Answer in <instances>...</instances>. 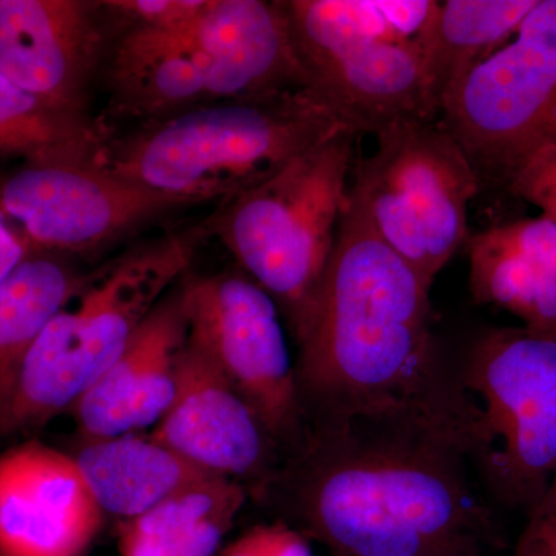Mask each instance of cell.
<instances>
[{
	"label": "cell",
	"mask_w": 556,
	"mask_h": 556,
	"mask_svg": "<svg viewBox=\"0 0 556 556\" xmlns=\"http://www.w3.org/2000/svg\"><path fill=\"white\" fill-rule=\"evenodd\" d=\"M431 287L380 239L350 188L334 249L295 332L316 426L402 424L470 448L478 409L434 334Z\"/></svg>",
	"instance_id": "obj_1"
},
{
	"label": "cell",
	"mask_w": 556,
	"mask_h": 556,
	"mask_svg": "<svg viewBox=\"0 0 556 556\" xmlns=\"http://www.w3.org/2000/svg\"><path fill=\"white\" fill-rule=\"evenodd\" d=\"M471 470L456 439L356 420L316 426L288 489L332 556H500L506 538Z\"/></svg>",
	"instance_id": "obj_2"
},
{
	"label": "cell",
	"mask_w": 556,
	"mask_h": 556,
	"mask_svg": "<svg viewBox=\"0 0 556 556\" xmlns=\"http://www.w3.org/2000/svg\"><path fill=\"white\" fill-rule=\"evenodd\" d=\"M346 126L313 89L215 102L102 138L93 163L189 204L233 199Z\"/></svg>",
	"instance_id": "obj_3"
},
{
	"label": "cell",
	"mask_w": 556,
	"mask_h": 556,
	"mask_svg": "<svg viewBox=\"0 0 556 556\" xmlns=\"http://www.w3.org/2000/svg\"><path fill=\"white\" fill-rule=\"evenodd\" d=\"M208 236L206 222L175 230L83 277L25 358L0 433L42 426L73 407L124 353Z\"/></svg>",
	"instance_id": "obj_4"
},
{
	"label": "cell",
	"mask_w": 556,
	"mask_h": 556,
	"mask_svg": "<svg viewBox=\"0 0 556 556\" xmlns=\"http://www.w3.org/2000/svg\"><path fill=\"white\" fill-rule=\"evenodd\" d=\"M300 61L343 124L376 135L407 119H438L422 43L438 0H289Z\"/></svg>",
	"instance_id": "obj_5"
},
{
	"label": "cell",
	"mask_w": 556,
	"mask_h": 556,
	"mask_svg": "<svg viewBox=\"0 0 556 556\" xmlns=\"http://www.w3.org/2000/svg\"><path fill=\"white\" fill-rule=\"evenodd\" d=\"M358 137L340 127L273 177L219 203L206 219L211 236L268 292L294 336L334 249Z\"/></svg>",
	"instance_id": "obj_6"
},
{
	"label": "cell",
	"mask_w": 556,
	"mask_h": 556,
	"mask_svg": "<svg viewBox=\"0 0 556 556\" xmlns=\"http://www.w3.org/2000/svg\"><path fill=\"white\" fill-rule=\"evenodd\" d=\"M375 137V152L354 164L351 192L380 239L433 287L468 241L477 172L439 119L399 121Z\"/></svg>",
	"instance_id": "obj_7"
},
{
	"label": "cell",
	"mask_w": 556,
	"mask_h": 556,
	"mask_svg": "<svg viewBox=\"0 0 556 556\" xmlns=\"http://www.w3.org/2000/svg\"><path fill=\"white\" fill-rule=\"evenodd\" d=\"M439 115L481 186L508 185L556 142V0H538L517 36L448 91Z\"/></svg>",
	"instance_id": "obj_8"
},
{
	"label": "cell",
	"mask_w": 556,
	"mask_h": 556,
	"mask_svg": "<svg viewBox=\"0 0 556 556\" xmlns=\"http://www.w3.org/2000/svg\"><path fill=\"white\" fill-rule=\"evenodd\" d=\"M182 294L189 339L247 401L269 437L288 433L302 405L274 299L243 270L197 278Z\"/></svg>",
	"instance_id": "obj_9"
},
{
	"label": "cell",
	"mask_w": 556,
	"mask_h": 556,
	"mask_svg": "<svg viewBox=\"0 0 556 556\" xmlns=\"http://www.w3.org/2000/svg\"><path fill=\"white\" fill-rule=\"evenodd\" d=\"M190 206L93 161L25 163L0 181V211L38 252L98 248L172 208Z\"/></svg>",
	"instance_id": "obj_10"
},
{
	"label": "cell",
	"mask_w": 556,
	"mask_h": 556,
	"mask_svg": "<svg viewBox=\"0 0 556 556\" xmlns=\"http://www.w3.org/2000/svg\"><path fill=\"white\" fill-rule=\"evenodd\" d=\"M102 515L75 457L39 442L0 455V556H80Z\"/></svg>",
	"instance_id": "obj_11"
},
{
	"label": "cell",
	"mask_w": 556,
	"mask_h": 556,
	"mask_svg": "<svg viewBox=\"0 0 556 556\" xmlns=\"http://www.w3.org/2000/svg\"><path fill=\"white\" fill-rule=\"evenodd\" d=\"M150 439L193 466L233 478L263 470L269 434L188 334L178 357L174 402Z\"/></svg>",
	"instance_id": "obj_12"
},
{
	"label": "cell",
	"mask_w": 556,
	"mask_h": 556,
	"mask_svg": "<svg viewBox=\"0 0 556 556\" xmlns=\"http://www.w3.org/2000/svg\"><path fill=\"white\" fill-rule=\"evenodd\" d=\"M98 46L90 3L0 0V76L54 108L83 116Z\"/></svg>",
	"instance_id": "obj_13"
},
{
	"label": "cell",
	"mask_w": 556,
	"mask_h": 556,
	"mask_svg": "<svg viewBox=\"0 0 556 556\" xmlns=\"http://www.w3.org/2000/svg\"><path fill=\"white\" fill-rule=\"evenodd\" d=\"M188 334L181 288L150 311L115 364L73 405L79 427L98 441L156 426L174 402Z\"/></svg>",
	"instance_id": "obj_14"
},
{
	"label": "cell",
	"mask_w": 556,
	"mask_h": 556,
	"mask_svg": "<svg viewBox=\"0 0 556 556\" xmlns=\"http://www.w3.org/2000/svg\"><path fill=\"white\" fill-rule=\"evenodd\" d=\"M468 244L475 302L514 314L535 334L556 339V223L515 219L482 230Z\"/></svg>",
	"instance_id": "obj_15"
},
{
	"label": "cell",
	"mask_w": 556,
	"mask_h": 556,
	"mask_svg": "<svg viewBox=\"0 0 556 556\" xmlns=\"http://www.w3.org/2000/svg\"><path fill=\"white\" fill-rule=\"evenodd\" d=\"M457 365L478 409L468 459L508 420L556 388V339L522 328H493L475 339Z\"/></svg>",
	"instance_id": "obj_16"
},
{
	"label": "cell",
	"mask_w": 556,
	"mask_h": 556,
	"mask_svg": "<svg viewBox=\"0 0 556 556\" xmlns=\"http://www.w3.org/2000/svg\"><path fill=\"white\" fill-rule=\"evenodd\" d=\"M75 460L101 510L124 521L214 475L153 439L131 434L98 439Z\"/></svg>",
	"instance_id": "obj_17"
},
{
	"label": "cell",
	"mask_w": 556,
	"mask_h": 556,
	"mask_svg": "<svg viewBox=\"0 0 556 556\" xmlns=\"http://www.w3.org/2000/svg\"><path fill=\"white\" fill-rule=\"evenodd\" d=\"M244 503L240 482L212 475L121 522V556H214Z\"/></svg>",
	"instance_id": "obj_18"
},
{
	"label": "cell",
	"mask_w": 556,
	"mask_h": 556,
	"mask_svg": "<svg viewBox=\"0 0 556 556\" xmlns=\"http://www.w3.org/2000/svg\"><path fill=\"white\" fill-rule=\"evenodd\" d=\"M538 0L438 2L422 50L431 93L441 113L448 91L517 36Z\"/></svg>",
	"instance_id": "obj_19"
},
{
	"label": "cell",
	"mask_w": 556,
	"mask_h": 556,
	"mask_svg": "<svg viewBox=\"0 0 556 556\" xmlns=\"http://www.w3.org/2000/svg\"><path fill=\"white\" fill-rule=\"evenodd\" d=\"M470 464L497 503L529 514L556 477V388L508 420Z\"/></svg>",
	"instance_id": "obj_20"
},
{
	"label": "cell",
	"mask_w": 556,
	"mask_h": 556,
	"mask_svg": "<svg viewBox=\"0 0 556 556\" xmlns=\"http://www.w3.org/2000/svg\"><path fill=\"white\" fill-rule=\"evenodd\" d=\"M83 277L49 252H35L0 287V426L22 365Z\"/></svg>",
	"instance_id": "obj_21"
},
{
	"label": "cell",
	"mask_w": 556,
	"mask_h": 556,
	"mask_svg": "<svg viewBox=\"0 0 556 556\" xmlns=\"http://www.w3.org/2000/svg\"><path fill=\"white\" fill-rule=\"evenodd\" d=\"M102 137L80 115L54 108L0 76V156L91 161Z\"/></svg>",
	"instance_id": "obj_22"
},
{
	"label": "cell",
	"mask_w": 556,
	"mask_h": 556,
	"mask_svg": "<svg viewBox=\"0 0 556 556\" xmlns=\"http://www.w3.org/2000/svg\"><path fill=\"white\" fill-rule=\"evenodd\" d=\"M507 188L556 223V142L530 155L515 172Z\"/></svg>",
	"instance_id": "obj_23"
},
{
	"label": "cell",
	"mask_w": 556,
	"mask_h": 556,
	"mask_svg": "<svg viewBox=\"0 0 556 556\" xmlns=\"http://www.w3.org/2000/svg\"><path fill=\"white\" fill-rule=\"evenodd\" d=\"M511 556H556V477L527 522Z\"/></svg>",
	"instance_id": "obj_24"
},
{
	"label": "cell",
	"mask_w": 556,
	"mask_h": 556,
	"mask_svg": "<svg viewBox=\"0 0 556 556\" xmlns=\"http://www.w3.org/2000/svg\"><path fill=\"white\" fill-rule=\"evenodd\" d=\"M105 5L124 14L130 24L174 28L195 16L204 0H123Z\"/></svg>",
	"instance_id": "obj_25"
},
{
	"label": "cell",
	"mask_w": 556,
	"mask_h": 556,
	"mask_svg": "<svg viewBox=\"0 0 556 556\" xmlns=\"http://www.w3.org/2000/svg\"><path fill=\"white\" fill-rule=\"evenodd\" d=\"M223 556H311L305 538L285 525L258 526Z\"/></svg>",
	"instance_id": "obj_26"
},
{
	"label": "cell",
	"mask_w": 556,
	"mask_h": 556,
	"mask_svg": "<svg viewBox=\"0 0 556 556\" xmlns=\"http://www.w3.org/2000/svg\"><path fill=\"white\" fill-rule=\"evenodd\" d=\"M35 252L27 237L0 211V287Z\"/></svg>",
	"instance_id": "obj_27"
}]
</instances>
